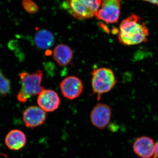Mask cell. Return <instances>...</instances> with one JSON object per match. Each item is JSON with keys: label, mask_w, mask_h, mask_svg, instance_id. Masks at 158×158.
<instances>
[{"label": "cell", "mask_w": 158, "mask_h": 158, "mask_svg": "<svg viewBox=\"0 0 158 158\" xmlns=\"http://www.w3.org/2000/svg\"><path fill=\"white\" fill-rule=\"evenodd\" d=\"M149 31L145 23L135 14L130 15L122 21L118 39L124 46L135 45L148 40Z\"/></svg>", "instance_id": "obj_1"}, {"label": "cell", "mask_w": 158, "mask_h": 158, "mask_svg": "<svg viewBox=\"0 0 158 158\" xmlns=\"http://www.w3.org/2000/svg\"><path fill=\"white\" fill-rule=\"evenodd\" d=\"M42 77L43 73L40 69L32 73L26 72L20 73L21 87L17 94L18 101L25 103L32 97L39 95L45 89L41 85Z\"/></svg>", "instance_id": "obj_2"}, {"label": "cell", "mask_w": 158, "mask_h": 158, "mask_svg": "<svg viewBox=\"0 0 158 158\" xmlns=\"http://www.w3.org/2000/svg\"><path fill=\"white\" fill-rule=\"evenodd\" d=\"M102 0H65V8L69 14L78 20L95 17Z\"/></svg>", "instance_id": "obj_3"}, {"label": "cell", "mask_w": 158, "mask_h": 158, "mask_svg": "<svg viewBox=\"0 0 158 158\" xmlns=\"http://www.w3.org/2000/svg\"><path fill=\"white\" fill-rule=\"evenodd\" d=\"M93 94H97L99 100L101 95L110 91L117 83L115 74L112 69L107 68H100L91 73Z\"/></svg>", "instance_id": "obj_4"}, {"label": "cell", "mask_w": 158, "mask_h": 158, "mask_svg": "<svg viewBox=\"0 0 158 158\" xmlns=\"http://www.w3.org/2000/svg\"><path fill=\"white\" fill-rule=\"evenodd\" d=\"M121 0H102L96 15L97 19L107 24L118 23L121 11Z\"/></svg>", "instance_id": "obj_5"}, {"label": "cell", "mask_w": 158, "mask_h": 158, "mask_svg": "<svg viewBox=\"0 0 158 158\" xmlns=\"http://www.w3.org/2000/svg\"><path fill=\"white\" fill-rule=\"evenodd\" d=\"M60 88L63 96L68 99L77 98L83 92V83L77 77L69 76L65 78L60 84Z\"/></svg>", "instance_id": "obj_6"}, {"label": "cell", "mask_w": 158, "mask_h": 158, "mask_svg": "<svg viewBox=\"0 0 158 158\" xmlns=\"http://www.w3.org/2000/svg\"><path fill=\"white\" fill-rule=\"evenodd\" d=\"M112 110L108 105L98 104L93 108L90 113V118L94 126L104 129L110 123Z\"/></svg>", "instance_id": "obj_7"}, {"label": "cell", "mask_w": 158, "mask_h": 158, "mask_svg": "<svg viewBox=\"0 0 158 158\" xmlns=\"http://www.w3.org/2000/svg\"><path fill=\"white\" fill-rule=\"evenodd\" d=\"M134 152L141 158H157L156 143L151 138L141 136L135 140L133 145Z\"/></svg>", "instance_id": "obj_8"}, {"label": "cell", "mask_w": 158, "mask_h": 158, "mask_svg": "<svg viewBox=\"0 0 158 158\" xmlns=\"http://www.w3.org/2000/svg\"><path fill=\"white\" fill-rule=\"evenodd\" d=\"M46 113L40 107L31 106L24 111L23 121L27 127L31 129L38 127L44 123L46 119Z\"/></svg>", "instance_id": "obj_9"}, {"label": "cell", "mask_w": 158, "mask_h": 158, "mask_svg": "<svg viewBox=\"0 0 158 158\" xmlns=\"http://www.w3.org/2000/svg\"><path fill=\"white\" fill-rule=\"evenodd\" d=\"M37 102L39 107L45 112H52L59 108L60 99L54 90L44 89L38 95Z\"/></svg>", "instance_id": "obj_10"}, {"label": "cell", "mask_w": 158, "mask_h": 158, "mask_svg": "<svg viewBox=\"0 0 158 158\" xmlns=\"http://www.w3.org/2000/svg\"><path fill=\"white\" fill-rule=\"evenodd\" d=\"M27 138L25 134L18 129L11 130L6 136L5 143L11 150L18 151L25 147Z\"/></svg>", "instance_id": "obj_11"}, {"label": "cell", "mask_w": 158, "mask_h": 158, "mask_svg": "<svg viewBox=\"0 0 158 158\" xmlns=\"http://www.w3.org/2000/svg\"><path fill=\"white\" fill-rule=\"evenodd\" d=\"M52 55L54 60L58 65L65 66L68 65L71 62L73 54L69 46L60 44L54 48Z\"/></svg>", "instance_id": "obj_12"}, {"label": "cell", "mask_w": 158, "mask_h": 158, "mask_svg": "<svg viewBox=\"0 0 158 158\" xmlns=\"http://www.w3.org/2000/svg\"><path fill=\"white\" fill-rule=\"evenodd\" d=\"M36 46L41 49H47L52 47L55 42L53 34L46 30H40L36 34L34 38Z\"/></svg>", "instance_id": "obj_13"}, {"label": "cell", "mask_w": 158, "mask_h": 158, "mask_svg": "<svg viewBox=\"0 0 158 158\" xmlns=\"http://www.w3.org/2000/svg\"><path fill=\"white\" fill-rule=\"evenodd\" d=\"M22 5L25 10L30 14H34L38 11V6L31 0H23Z\"/></svg>", "instance_id": "obj_14"}, {"label": "cell", "mask_w": 158, "mask_h": 158, "mask_svg": "<svg viewBox=\"0 0 158 158\" xmlns=\"http://www.w3.org/2000/svg\"><path fill=\"white\" fill-rule=\"evenodd\" d=\"M11 81L9 79H6L0 84V96H6L11 90Z\"/></svg>", "instance_id": "obj_15"}, {"label": "cell", "mask_w": 158, "mask_h": 158, "mask_svg": "<svg viewBox=\"0 0 158 158\" xmlns=\"http://www.w3.org/2000/svg\"><path fill=\"white\" fill-rule=\"evenodd\" d=\"M143 1L152 4L153 5H155V6H157L158 8V0H143Z\"/></svg>", "instance_id": "obj_16"}, {"label": "cell", "mask_w": 158, "mask_h": 158, "mask_svg": "<svg viewBox=\"0 0 158 158\" xmlns=\"http://www.w3.org/2000/svg\"><path fill=\"white\" fill-rule=\"evenodd\" d=\"M6 77L5 76L1 71H0V84L6 79Z\"/></svg>", "instance_id": "obj_17"}, {"label": "cell", "mask_w": 158, "mask_h": 158, "mask_svg": "<svg viewBox=\"0 0 158 158\" xmlns=\"http://www.w3.org/2000/svg\"><path fill=\"white\" fill-rule=\"evenodd\" d=\"M156 152L157 158H158V140L156 143Z\"/></svg>", "instance_id": "obj_18"}]
</instances>
